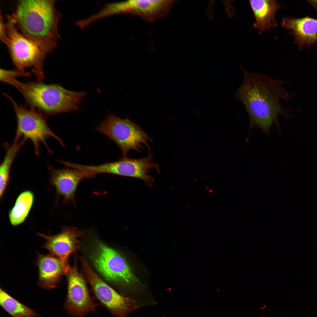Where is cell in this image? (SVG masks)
<instances>
[{"instance_id":"cell-5","label":"cell","mask_w":317,"mask_h":317,"mask_svg":"<svg viewBox=\"0 0 317 317\" xmlns=\"http://www.w3.org/2000/svg\"><path fill=\"white\" fill-rule=\"evenodd\" d=\"M95 128L118 146L123 157H127L131 150L141 152L142 144L150 151L147 141L152 142V140L140 127L128 118L122 119L110 114Z\"/></svg>"},{"instance_id":"cell-11","label":"cell","mask_w":317,"mask_h":317,"mask_svg":"<svg viewBox=\"0 0 317 317\" xmlns=\"http://www.w3.org/2000/svg\"><path fill=\"white\" fill-rule=\"evenodd\" d=\"M170 0H133L118 2L119 14L138 16L152 22L167 16L175 2Z\"/></svg>"},{"instance_id":"cell-7","label":"cell","mask_w":317,"mask_h":317,"mask_svg":"<svg viewBox=\"0 0 317 317\" xmlns=\"http://www.w3.org/2000/svg\"><path fill=\"white\" fill-rule=\"evenodd\" d=\"M91 259L97 270L108 281L121 285L138 281L125 259L102 242L97 244Z\"/></svg>"},{"instance_id":"cell-4","label":"cell","mask_w":317,"mask_h":317,"mask_svg":"<svg viewBox=\"0 0 317 317\" xmlns=\"http://www.w3.org/2000/svg\"><path fill=\"white\" fill-rule=\"evenodd\" d=\"M6 38L7 46L12 62L16 68L23 71L30 68L38 81L44 78L43 62L47 53L37 43L21 33L8 20Z\"/></svg>"},{"instance_id":"cell-17","label":"cell","mask_w":317,"mask_h":317,"mask_svg":"<svg viewBox=\"0 0 317 317\" xmlns=\"http://www.w3.org/2000/svg\"><path fill=\"white\" fill-rule=\"evenodd\" d=\"M27 141L22 138L21 140L15 139L11 145H6V151L0 168V198L3 196L10 179V175L12 165L21 148Z\"/></svg>"},{"instance_id":"cell-6","label":"cell","mask_w":317,"mask_h":317,"mask_svg":"<svg viewBox=\"0 0 317 317\" xmlns=\"http://www.w3.org/2000/svg\"><path fill=\"white\" fill-rule=\"evenodd\" d=\"M11 102L17 120V128L15 139L21 137L29 139L32 143L36 155L40 154V144L43 143L48 151L51 153L46 142L47 139L54 138L64 146L62 140L50 128L45 118L40 112L31 108L28 109L16 102L11 97L4 94Z\"/></svg>"},{"instance_id":"cell-12","label":"cell","mask_w":317,"mask_h":317,"mask_svg":"<svg viewBox=\"0 0 317 317\" xmlns=\"http://www.w3.org/2000/svg\"><path fill=\"white\" fill-rule=\"evenodd\" d=\"M50 175V182L53 186L58 195L65 202L75 204V196L80 182L87 178L82 171L72 168L56 169L51 166L48 167Z\"/></svg>"},{"instance_id":"cell-13","label":"cell","mask_w":317,"mask_h":317,"mask_svg":"<svg viewBox=\"0 0 317 317\" xmlns=\"http://www.w3.org/2000/svg\"><path fill=\"white\" fill-rule=\"evenodd\" d=\"M37 235L45 239L43 247L50 254L67 264L70 255L77 248L78 239L82 232L76 228L64 226L58 233L53 235H47L38 233Z\"/></svg>"},{"instance_id":"cell-14","label":"cell","mask_w":317,"mask_h":317,"mask_svg":"<svg viewBox=\"0 0 317 317\" xmlns=\"http://www.w3.org/2000/svg\"><path fill=\"white\" fill-rule=\"evenodd\" d=\"M37 258V264L39 270L38 285L45 289H51L55 288L70 267L50 254L43 255L38 253Z\"/></svg>"},{"instance_id":"cell-22","label":"cell","mask_w":317,"mask_h":317,"mask_svg":"<svg viewBox=\"0 0 317 317\" xmlns=\"http://www.w3.org/2000/svg\"><path fill=\"white\" fill-rule=\"evenodd\" d=\"M307 1L317 12V0H307Z\"/></svg>"},{"instance_id":"cell-19","label":"cell","mask_w":317,"mask_h":317,"mask_svg":"<svg viewBox=\"0 0 317 317\" xmlns=\"http://www.w3.org/2000/svg\"><path fill=\"white\" fill-rule=\"evenodd\" d=\"M0 304L11 317H37L33 310L11 296L3 289H0Z\"/></svg>"},{"instance_id":"cell-20","label":"cell","mask_w":317,"mask_h":317,"mask_svg":"<svg viewBox=\"0 0 317 317\" xmlns=\"http://www.w3.org/2000/svg\"><path fill=\"white\" fill-rule=\"evenodd\" d=\"M31 75L30 72H26L17 68L13 70L1 68L0 80L2 82L8 83L16 87L19 82L16 80L17 77H29Z\"/></svg>"},{"instance_id":"cell-8","label":"cell","mask_w":317,"mask_h":317,"mask_svg":"<svg viewBox=\"0 0 317 317\" xmlns=\"http://www.w3.org/2000/svg\"><path fill=\"white\" fill-rule=\"evenodd\" d=\"M82 267L90 284L93 297L113 317H126L137 308L136 301L119 294L93 271L85 259L80 258Z\"/></svg>"},{"instance_id":"cell-1","label":"cell","mask_w":317,"mask_h":317,"mask_svg":"<svg viewBox=\"0 0 317 317\" xmlns=\"http://www.w3.org/2000/svg\"><path fill=\"white\" fill-rule=\"evenodd\" d=\"M241 68L244 79L234 96L245 106L250 129H260L268 135L275 125L281 132L279 116L286 119L292 116L291 111L281 102H287L291 96L283 87L285 82Z\"/></svg>"},{"instance_id":"cell-10","label":"cell","mask_w":317,"mask_h":317,"mask_svg":"<svg viewBox=\"0 0 317 317\" xmlns=\"http://www.w3.org/2000/svg\"><path fill=\"white\" fill-rule=\"evenodd\" d=\"M65 275L68 288L64 309L72 317H85L96 312L99 305L91 296L85 280L77 268L70 267Z\"/></svg>"},{"instance_id":"cell-21","label":"cell","mask_w":317,"mask_h":317,"mask_svg":"<svg viewBox=\"0 0 317 317\" xmlns=\"http://www.w3.org/2000/svg\"><path fill=\"white\" fill-rule=\"evenodd\" d=\"M6 24L4 22V18L0 13V38L3 42H4L6 38Z\"/></svg>"},{"instance_id":"cell-2","label":"cell","mask_w":317,"mask_h":317,"mask_svg":"<svg viewBox=\"0 0 317 317\" xmlns=\"http://www.w3.org/2000/svg\"><path fill=\"white\" fill-rule=\"evenodd\" d=\"M53 0H21L7 15L22 34L38 44L47 54L56 46L60 38L58 25L61 15Z\"/></svg>"},{"instance_id":"cell-15","label":"cell","mask_w":317,"mask_h":317,"mask_svg":"<svg viewBox=\"0 0 317 317\" xmlns=\"http://www.w3.org/2000/svg\"><path fill=\"white\" fill-rule=\"evenodd\" d=\"M281 24L291 31L299 49L309 47L317 41V19L308 16L300 18L286 17L282 19Z\"/></svg>"},{"instance_id":"cell-9","label":"cell","mask_w":317,"mask_h":317,"mask_svg":"<svg viewBox=\"0 0 317 317\" xmlns=\"http://www.w3.org/2000/svg\"><path fill=\"white\" fill-rule=\"evenodd\" d=\"M153 155L150 154L146 157L138 159L123 157L117 161L106 163L98 165H87V170L93 176L100 174L108 173L130 177L143 180L146 184L152 186L154 177L149 175V170L154 168L158 174L159 165L152 162Z\"/></svg>"},{"instance_id":"cell-16","label":"cell","mask_w":317,"mask_h":317,"mask_svg":"<svg viewBox=\"0 0 317 317\" xmlns=\"http://www.w3.org/2000/svg\"><path fill=\"white\" fill-rule=\"evenodd\" d=\"M249 3L255 18L254 26L261 34L264 31L276 26L275 17L282 6L276 0H250Z\"/></svg>"},{"instance_id":"cell-18","label":"cell","mask_w":317,"mask_h":317,"mask_svg":"<svg viewBox=\"0 0 317 317\" xmlns=\"http://www.w3.org/2000/svg\"><path fill=\"white\" fill-rule=\"evenodd\" d=\"M34 200V194L30 190L24 191L19 194L9 213V221L12 225L17 226L26 220Z\"/></svg>"},{"instance_id":"cell-3","label":"cell","mask_w":317,"mask_h":317,"mask_svg":"<svg viewBox=\"0 0 317 317\" xmlns=\"http://www.w3.org/2000/svg\"><path fill=\"white\" fill-rule=\"evenodd\" d=\"M17 88L31 108L48 116L78 109L86 94L69 90L58 84L39 81L20 82Z\"/></svg>"}]
</instances>
